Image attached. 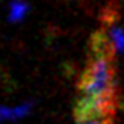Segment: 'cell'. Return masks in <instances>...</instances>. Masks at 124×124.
Masks as SVG:
<instances>
[{
  "label": "cell",
  "instance_id": "6da1fadb",
  "mask_svg": "<svg viewBox=\"0 0 124 124\" xmlns=\"http://www.w3.org/2000/svg\"><path fill=\"white\" fill-rule=\"evenodd\" d=\"M108 36L98 32L92 39V58L80 79V98L76 108L79 120L108 116L114 108L115 68Z\"/></svg>",
  "mask_w": 124,
  "mask_h": 124
},
{
  "label": "cell",
  "instance_id": "7a4b0ae2",
  "mask_svg": "<svg viewBox=\"0 0 124 124\" xmlns=\"http://www.w3.org/2000/svg\"><path fill=\"white\" fill-rule=\"evenodd\" d=\"M30 109H32L30 103H20V104H14V106L0 104V123L21 120L30 112Z\"/></svg>",
  "mask_w": 124,
  "mask_h": 124
},
{
  "label": "cell",
  "instance_id": "3957f363",
  "mask_svg": "<svg viewBox=\"0 0 124 124\" xmlns=\"http://www.w3.org/2000/svg\"><path fill=\"white\" fill-rule=\"evenodd\" d=\"M106 36H108V41L115 53H124V27L110 26Z\"/></svg>",
  "mask_w": 124,
  "mask_h": 124
},
{
  "label": "cell",
  "instance_id": "277c9868",
  "mask_svg": "<svg viewBox=\"0 0 124 124\" xmlns=\"http://www.w3.org/2000/svg\"><path fill=\"white\" fill-rule=\"evenodd\" d=\"M29 12V5L23 0H14L9 5V14H8V20L12 23H18L21 21Z\"/></svg>",
  "mask_w": 124,
  "mask_h": 124
},
{
  "label": "cell",
  "instance_id": "5b68a950",
  "mask_svg": "<svg viewBox=\"0 0 124 124\" xmlns=\"http://www.w3.org/2000/svg\"><path fill=\"white\" fill-rule=\"evenodd\" d=\"M110 120L108 116H94V118H85V120H79L77 124H110Z\"/></svg>",
  "mask_w": 124,
  "mask_h": 124
}]
</instances>
